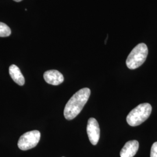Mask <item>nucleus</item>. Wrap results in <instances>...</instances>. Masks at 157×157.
Here are the masks:
<instances>
[{
	"label": "nucleus",
	"mask_w": 157,
	"mask_h": 157,
	"mask_svg": "<svg viewBox=\"0 0 157 157\" xmlns=\"http://www.w3.org/2000/svg\"><path fill=\"white\" fill-rule=\"evenodd\" d=\"M91 91L89 88H83L77 91L67 101L63 111L66 119L72 120L82 111L90 97Z\"/></svg>",
	"instance_id": "f257e3e1"
},
{
	"label": "nucleus",
	"mask_w": 157,
	"mask_h": 157,
	"mask_svg": "<svg viewBox=\"0 0 157 157\" xmlns=\"http://www.w3.org/2000/svg\"><path fill=\"white\" fill-rule=\"evenodd\" d=\"M151 105L148 103H143L129 112L126 121L131 126H137L149 118L151 113Z\"/></svg>",
	"instance_id": "f03ea898"
},
{
	"label": "nucleus",
	"mask_w": 157,
	"mask_h": 157,
	"mask_svg": "<svg viewBox=\"0 0 157 157\" xmlns=\"http://www.w3.org/2000/svg\"><path fill=\"white\" fill-rule=\"evenodd\" d=\"M148 54L147 46L144 43L136 45L131 51L126 59V65L130 69L140 67L146 61Z\"/></svg>",
	"instance_id": "7ed1b4c3"
},
{
	"label": "nucleus",
	"mask_w": 157,
	"mask_h": 157,
	"mask_svg": "<svg viewBox=\"0 0 157 157\" xmlns=\"http://www.w3.org/2000/svg\"><path fill=\"white\" fill-rule=\"evenodd\" d=\"M41 134L38 130L28 132L22 135L17 143L19 149L23 151L32 149L37 145L40 140Z\"/></svg>",
	"instance_id": "20e7f679"
},
{
	"label": "nucleus",
	"mask_w": 157,
	"mask_h": 157,
	"mask_svg": "<svg viewBox=\"0 0 157 157\" xmlns=\"http://www.w3.org/2000/svg\"><path fill=\"white\" fill-rule=\"evenodd\" d=\"M87 133L90 143L94 146L97 145L100 137V129L95 118H91L89 119L87 125Z\"/></svg>",
	"instance_id": "39448f33"
},
{
	"label": "nucleus",
	"mask_w": 157,
	"mask_h": 157,
	"mask_svg": "<svg viewBox=\"0 0 157 157\" xmlns=\"http://www.w3.org/2000/svg\"><path fill=\"white\" fill-rule=\"evenodd\" d=\"M43 77L47 83L54 86L61 84L64 80L63 75L56 70H49L46 71L44 73Z\"/></svg>",
	"instance_id": "423d86ee"
},
{
	"label": "nucleus",
	"mask_w": 157,
	"mask_h": 157,
	"mask_svg": "<svg viewBox=\"0 0 157 157\" xmlns=\"http://www.w3.org/2000/svg\"><path fill=\"white\" fill-rule=\"evenodd\" d=\"M139 148V143L137 140L128 141L120 152L121 157H133Z\"/></svg>",
	"instance_id": "0eeeda50"
},
{
	"label": "nucleus",
	"mask_w": 157,
	"mask_h": 157,
	"mask_svg": "<svg viewBox=\"0 0 157 157\" xmlns=\"http://www.w3.org/2000/svg\"><path fill=\"white\" fill-rule=\"evenodd\" d=\"M9 73L13 80L19 86L25 84V78L21 70L15 65H11L9 68Z\"/></svg>",
	"instance_id": "6e6552de"
},
{
	"label": "nucleus",
	"mask_w": 157,
	"mask_h": 157,
	"mask_svg": "<svg viewBox=\"0 0 157 157\" xmlns=\"http://www.w3.org/2000/svg\"><path fill=\"white\" fill-rule=\"evenodd\" d=\"M11 34V29L4 23L0 22V37H8Z\"/></svg>",
	"instance_id": "1a4fd4ad"
},
{
	"label": "nucleus",
	"mask_w": 157,
	"mask_h": 157,
	"mask_svg": "<svg viewBox=\"0 0 157 157\" xmlns=\"http://www.w3.org/2000/svg\"><path fill=\"white\" fill-rule=\"evenodd\" d=\"M150 157H157V142L154 143L152 146Z\"/></svg>",
	"instance_id": "9d476101"
},
{
	"label": "nucleus",
	"mask_w": 157,
	"mask_h": 157,
	"mask_svg": "<svg viewBox=\"0 0 157 157\" xmlns=\"http://www.w3.org/2000/svg\"><path fill=\"white\" fill-rule=\"evenodd\" d=\"M14 1H16V2H20V1H22V0H13Z\"/></svg>",
	"instance_id": "9b49d317"
},
{
	"label": "nucleus",
	"mask_w": 157,
	"mask_h": 157,
	"mask_svg": "<svg viewBox=\"0 0 157 157\" xmlns=\"http://www.w3.org/2000/svg\"></svg>",
	"instance_id": "f8f14e48"
}]
</instances>
